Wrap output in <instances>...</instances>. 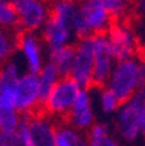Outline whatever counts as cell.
Masks as SVG:
<instances>
[{"label": "cell", "mask_w": 145, "mask_h": 146, "mask_svg": "<svg viewBox=\"0 0 145 146\" xmlns=\"http://www.w3.org/2000/svg\"><path fill=\"white\" fill-rule=\"evenodd\" d=\"M126 2H128L129 5H136V3L139 2V0H126Z\"/></svg>", "instance_id": "obj_27"}, {"label": "cell", "mask_w": 145, "mask_h": 146, "mask_svg": "<svg viewBox=\"0 0 145 146\" xmlns=\"http://www.w3.org/2000/svg\"><path fill=\"white\" fill-rule=\"evenodd\" d=\"M0 146H26L19 130L0 132Z\"/></svg>", "instance_id": "obj_24"}, {"label": "cell", "mask_w": 145, "mask_h": 146, "mask_svg": "<svg viewBox=\"0 0 145 146\" xmlns=\"http://www.w3.org/2000/svg\"><path fill=\"white\" fill-rule=\"evenodd\" d=\"M141 67L142 59L139 56L116 61L105 87L110 90L120 103L131 100L141 84Z\"/></svg>", "instance_id": "obj_2"}, {"label": "cell", "mask_w": 145, "mask_h": 146, "mask_svg": "<svg viewBox=\"0 0 145 146\" xmlns=\"http://www.w3.org/2000/svg\"><path fill=\"white\" fill-rule=\"evenodd\" d=\"M13 6L20 32H41L49 19V6L44 0H16Z\"/></svg>", "instance_id": "obj_7"}, {"label": "cell", "mask_w": 145, "mask_h": 146, "mask_svg": "<svg viewBox=\"0 0 145 146\" xmlns=\"http://www.w3.org/2000/svg\"><path fill=\"white\" fill-rule=\"evenodd\" d=\"M41 39H42L47 52H51L59 48L73 45V40L76 38L70 23L49 17L45 26L42 28V31H41Z\"/></svg>", "instance_id": "obj_13"}, {"label": "cell", "mask_w": 145, "mask_h": 146, "mask_svg": "<svg viewBox=\"0 0 145 146\" xmlns=\"http://www.w3.org/2000/svg\"><path fill=\"white\" fill-rule=\"evenodd\" d=\"M136 5H138V10H139V13L145 17V0H139Z\"/></svg>", "instance_id": "obj_26"}, {"label": "cell", "mask_w": 145, "mask_h": 146, "mask_svg": "<svg viewBox=\"0 0 145 146\" xmlns=\"http://www.w3.org/2000/svg\"><path fill=\"white\" fill-rule=\"evenodd\" d=\"M71 127L78 132L86 133L93 124L97 121L96 106H94V96L92 88H81L74 104L71 106L68 114L64 119Z\"/></svg>", "instance_id": "obj_9"}, {"label": "cell", "mask_w": 145, "mask_h": 146, "mask_svg": "<svg viewBox=\"0 0 145 146\" xmlns=\"http://www.w3.org/2000/svg\"><path fill=\"white\" fill-rule=\"evenodd\" d=\"M74 59V44L59 48L51 52H47V61L58 71L61 77H68Z\"/></svg>", "instance_id": "obj_16"}, {"label": "cell", "mask_w": 145, "mask_h": 146, "mask_svg": "<svg viewBox=\"0 0 145 146\" xmlns=\"http://www.w3.org/2000/svg\"><path fill=\"white\" fill-rule=\"evenodd\" d=\"M120 101L118 97L108 90L106 87H99L96 88V97H94V106L97 107L99 113L106 116V117H113L118 109L120 107Z\"/></svg>", "instance_id": "obj_17"}, {"label": "cell", "mask_w": 145, "mask_h": 146, "mask_svg": "<svg viewBox=\"0 0 145 146\" xmlns=\"http://www.w3.org/2000/svg\"><path fill=\"white\" fill-rule=\"evenodd\" d=\"M87 146H123L108 121H96L86 132Z\"/></svg>", "instance_id": "obj_14"}, {"label": "cell", "mask_w": 145, "mask_h": 146, "mask_svg": "<svg viewBox=\"0 0 145 146\" xmlns=\"http://www.w3.org/2000/svg\"><path fill=\"white\" fill-rule=\"evenodd\" d=\"M112 23L113 17L100 0H80L71 19V29L74 38L81 39L106 33Z\"/></svg>", "instance_id": "obj_1"}, {"label": "cell", "mask_w": 145, "mask_h": 146, "mask_svg": "<svg viewBox=\"0 0 145 146\" xmlns=\"http://www.w3.org/2000/svg\"><path fill=\"white\" fill-rule=\"evenodd\" d=\"M17 32H12L9 29L0 28V68L7 59H10L16 54Z\"/></svg>", "instance_id": "obj_21"}, {"label": "cell", "mask_w": 145, "mask_h": 146, "mask_svg": "<svg viewBox=\"0 0 145 146\" xmlns=\"http://www.w3.org/2000/svg\"><path fill=\"white\" fill-rule=\"evenodd\" d=\"M113 19H123L128 13L129 3L126 0H100Z\"/></svg>", "instance_id": "obj_23"}, {"label": "cell", "mask_w": 145, "mask_h": 146, "mask_svg": "<svg viewBox=\"0 0 145 146\" xmlns=\"http://www.w3.org/2000/svg\"><path fill=\"white\" fill-rule=\"evenodd\" d=\"M80 88H93V40L92 36L77 39L74 44V59L70 71Z\"/></svg>", "instance_id": "obj_8"}, {"label": "cell", "mask_w": 145, "mask_h": 146, "mask_svg": "<svg viewBox=\"0 0 145 146\" xmlns=\"http://www.w3.org/2000/svg\"><path fill=\"white\" fill-rule=\"evenodd\" d=\"M16 56L22 62L26 72L38 74L47 62V49L38 33L17 32Z\"/></svg>", "instance_id": "obj_5"}, {"label": "cell", "mask_w": 145, "mask_h": 146, "mask_svg": "<svg viewBox=\"0 0 145 146\" xmlns=\"http://www.w3.org/2000/svg\"><path fill=\"white\" fill-rule=\"evenodd\" d=\"M15 103H16V109L20 111L22 116H31L33 113L41 111L42 100H41L36 74H31L25 71L20 75L15 91Z\"/></svg>", "instance_id": "obj_11"}, {"label": "cell", "mask_w": 145, "mask_h": 146, "mask_svg": "<svg viewBox=\"0 0 145 146\" xmlns=\"http://www.w3.org/2000/svg\"><path fill=\"white\" fill-rule=\"evenodd\" d=\"M106 38L116 61L138 56V38L135 31L128 23H112L106 32Z\"/></svg>", "instance_id": "obj_10"}, {"label": "cell", "mask_w": 145, "mask_h": 146, "mask_svg": "<svg viewBox=\"0 0 145 146\" xmlns=\"http://www.w3.org/2000/svg\"><path fill=\"white\" fill-rule=\"evenodd\" d=\"M76 0H54L49 7V17L71 25V19L76 13Z\"/></svg>", "instance_id": "obj_20"}, {"label": "cell", "mask_w": 145, "mask_h": 146, "mask_svg": "<svg viewBox=\"0 0 145 146\" xmlns=\"http://www.w3.org/2000/svg\"><path fill=\"white\" fill-rule=\"evenodd\" d=\"M0 28L17 31V16L13 3L7 0H0Z\"/></svg>", "instance_id": "obj_22"}, {"label": "cell", "mask_w": 145, "mask_h": 146, "mask_svg": "<svg viewBox=\"0 0 145 146\" xmlns=\"http://www.w3.org/2000/svg\"><path fill=\"white\" fill-rule=\"evenodd\" d=\"M20 127L26 135L29 146H55L57 120L44 111L25 116Z\"/></svg>", "instance_id": "obj_6"}, {"label": "cell", "mask_w": 145, "mask_h": 146, "mask_svg": "<svg viewBox=\"0 0 145 146\" xmlns=\"http://www.w3.org/2000/svg\"><path fill=\"white\" fill-rule=\"evenodd\" d=\"M93 40V88L105 87L106 81L116 64L110 51L106 33L92 36Z\"/></svg>", "instance_id": "obj_12"}, {"label": "cell", "mask_w": 145, "mask_h": 146, "mask_svg": "<svg viewBox=\"0 0 145 146\" xmlns=\"http://www.w3.org/2000/svg\"><path fill=\"white\" fill-rule=\"evenodd\" d=\"M44 2H47V0H44Z\"/></svg>", "instance_id": "obj_29"}, {"label": "cell", "mask_w": 145, "mask_h": 146, "mask_svg": "<svg viewBox=\"0 0 145 146\" xmlns=\"http://www.w3.org/2000/svg\"><path fill=\"white\" fill-rule=\"evenodd\" d=\"M38 77V84H39V93H41V100L47 98V96L49 94V91L52 90V87L57 84V81L61 78V75L58 74V71L54 68V65H51L47 61L45 65L41 68V71L36 74Z\"/></svg>", "instance_id": "obj_18"}, {"label": "cell", "mask_w": 145, "mask_h": 146, "mask_svg": "<svg viewBox=\"0 0 145 146\" xmlns=\"http://www.w3.org/2000/svg\"><path fill=\"white\" fill-rule=\"evenodd\" d=\"M7 2H10V3H15V2H16V0H7Z\"/></svg>", "instance_id": "obj_28"}, {"label": "cell", "mask_w": 145, "mask_h": 146, "mask_svg": "<svg viewBox=\"0 0 145 146\" xmlns=\"http://www.w3.org/2000/svg\"><path fill=\"white\" fill-rule=\"evenodd\" d=\"M25 116L13 106L0 104V132H15L19 129Z\"/></svg>", "instance_id": "obj_19"}, {"label": "cell", "mask_w": 145, "mask_h": 146, "mask_svg": "<svg viewBox=\"0 0 145 146\" xmlns=\"http://www.w3.org/2000/svg\"><path fill=\"white\" fill-rule=\"evenodd\" d=\"M139 135H141V139L145 140V103L142 104L141 111H139Z\"/></svg>", "instance_id": "obj_25"}, {"label": "cell", "mask_w": 145, "mask_h": 146, "mask_svg": "<svg viewBox=\"0 0 145 146\" xmlns=\"http://www.w3.org/2000/svg\"><path fill=\"white\" fill-rule=\"evenodd\" d=\"M55 146H87L86 133L76 130L64 120L57 121Z\"/></svg>", "instance_id": "obj_15"}, {"label": "cell", "mask_w": 145, "mask_h": 146, "mask_svg": "<svg viewBox=\"0 0 145 146\" xmlns=\"http://www.w3.org/2000/svg\"><path fill=\"white\" fill-rule=\"evenodd\" d=\"M142 101L136 97H132L128 101H123L120 107L113 116L112 130L115 136L126 145H132L141 139L139 135V111L142 107Z\"/></svg>", "instance_id": "obj_4"}, {"label": "cell", "mask_w": 145, "mask_h": 146, "mask_svg": "<svg viewBox=\"0 0 145 146\" xmlns=\"http://www.w3.org/2000/svg\"><path fill=\"white\" fill-rule=\"evenodd\" d=\"M80 90L81 88L73 78L61 77L44 100L41 111H44L57 121L64 120L71 106L74 104Z\"/></svg>", "instance_id": "obj_3"}]
</instances>
